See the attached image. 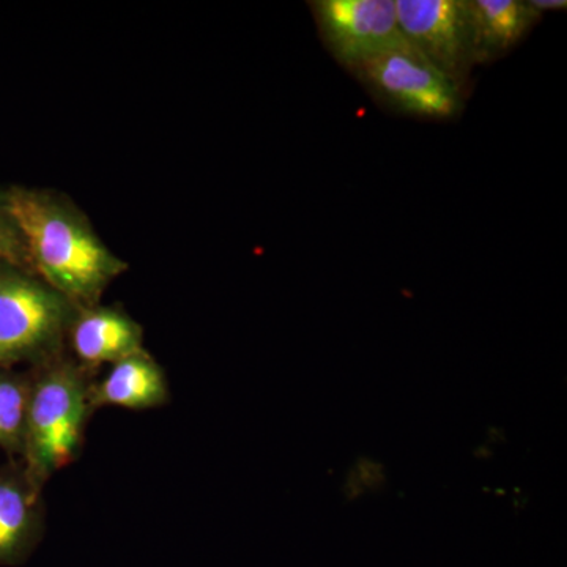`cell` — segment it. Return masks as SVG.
Returning <instances> with one entry per match:
<instances>
[{"mask_svg":"<svg viewBox=\"0 0 567 567\" xmlns=\"http://www.w3.org/2000/svg\"><path fill=\"white\" fill-rule=\"evenodd\" d=\"M6 189L32 274L80 308L100 305L128 264L107 248L69 197L25 186Z\"/></svg>","mask_w":567,"mask_h":567,"instance_id":"obj_1","label":"cell"},{"mask_svg":"<svg viewBox=\"0 0 567 567\" xmlns=\"http://www.w3.org/2000/svg\"><path fill=\"white\" fill-rule=\"evenodd\" d=\"M24 447L20 461L32 480L44 487L52 475L73 464L84 446L85 427L93 415L92 372L65 353L31 371Z\"/></svg>","mask_w":567,"mask_h":567,"instance_id":"obj_2","label":"cell"},{"mask_svg":"<svg viewBox=\"0 0 567 567\" xmlns=\"http://www.w3.org/2000/svg\"><path fill=\"white\" fill-rule=\"evenodd\" d=\"M78 308L35 275L0 262V371L65 353Z\"/></svg>","mask_w":567,"mask_h":567,"instance_id":"obj_3","label":"cell"},{"mask_svg":"<svg viewBox=\"0 0 567 567\" xmlns=\"http://www.w3.org/2000/svg\"><path fill=\"white\" fill-rule=\"evenodd\" d=\"M377 103L423 121H453L466 93L412 48L385 52L347 70Z\"/></svg>","mask_w":567,"mask_h":567,"instance_id":"obj_4","label":"cell"},{"mask_svg":"<svg viewBox=\"0 0 567 567\" xmlns=\"http://www.w3.org/2000/svg\"><path fill=\"white\" fill-rule=\"evenodd\" d=\"M320 40L346 70L385 52L410 48L394 0H312Z\"/></svg>","mask_w":567,"mask_h":567,"instance_id":"obj_5","label":"cell"},{"mask_svg":"<svg viewBox=\"0 0 567 567\" xmlns=\"http://www.w3.org/2000/svg\"><path fill=\"white\" fill-rule=\"evenodd\" d=\"M394 3L409 47L468 93L476 65L465 0H394Z\"/></svg>","mask_w":567,"mask_h":567,"instance_id":"obj_6","label":"cell"},{"mask_svg":"<svg viewBox=\"0 0 567 567\" xmlns=\"http://www.w3.org/2000/svg\"><path fill=\"white\" fill-rule=\"evenodd\" d=\"M43 533V487L21 461L0 466V566L24 565Z\"/></svg>","mask_w":567,"mask_h":567,"instance_id":"obj_7","label":"cell"},{"mask_svg":"<svg viewBox=\"0 0 567 567\" xmlns=\"http://www.w3.org/2000/svg\"><path fill=\"white\" fill-rule=\"evenodd\" d=\"M66 346L71 358L93 374L144 349V328L117 306H84L73 317Z\"/></svg>","mask_w":567,"mask_h":567,"instance_id":"obj_8","label":"cell"},{"mask_svg":"<svg viewBox=\"0 0 567 567\" xmlns=\"http://www.w3.org/2000/svg\"><path fill=\"white\" fill-rule=\"evenodd\" d=\"M465 7L475 65L505 58L543 18L528 0H465Z\"/></svg>","mask_w":567,"mask_h":567,"instance_id":"obj_9","label":"cell"},{"mask_svg":"<svg viewBox=\"0 0 567 567\" xmlns=\"http://www.w3.org/2000/svg\"><path fill=\"white\" fill-rule=\"evenodd\" d=\"M169 383L162 365L145 349L137 350L111 364L102 382L93 383V412L102 406L151 410L169 402Z\"/></svg>","mask_w":567,"mask_h":567,"instance_id":"obj_10","label":"cell"},{"mask_svg":"<svg viewBox=\"0 0 567 567\" xmlns=\"http://www.w3.org/2000/svg\"><path fill=\"white\" fill-rule=\"evenodd\" d=\"M29 393V372L0 371V447L11 457L22 456Z\"/></svg>","mask_w":567,"mask_h":567,"instance_id":"obj_11","label":"cell"},{"mask_svg":"<svg viewBox=\"0 0 567 567\" xmlns=\"http://www.w3.org/2000/svg\"><path fill=\"white\" fill-rule=\"evenodd\" d=\"M0 262L13 265V267L32 274L24 241H22L18 224L11 215L7 189L3 188H0Z\"/></svg>","mask_w":567,"mask_h":567,"instance_id":"obj_12","label":"cell"},{"mask_svg":"<svg viewBox=\"0 0 567 567\" xmlns=\"http://www.w3.org/2000/svg\"><path fill=\"white\" fill-rule=\"evenodd\" d=\"M354 470H357L358 477H360L364 487L379 491V488L385 486V472H383V465L379 462L361 457Z\"/></svg>","mask_w":567,"mask_h":567,"instance_id":"obj_13","label":"cell"},{"mask_svg":"<svg viewBox=\"0 0 567 567\" xmlns=\"http://www.w3.org/2000/svg\"><path fill=\"white\" fill-rule=\"evenodd\" d=\"M364 486L361 484L360 477H358L357 470H352L350 475L347 476V483L344 486V492L347 499H354L357 496L363 494Z\"/></svg>","mask_w":567,"mask_h":567,"instance_id":"obj_14","label":"cell"},{"mask_svg":"<svg viewBox=\"0 0 567 567\" xmlns=\"http://www.w3.org/2000/svg\"><path fill=\"white\" fill-rule=\"evenodd\" d=\"M528 2L529 6L536 11H539L540 14H543L544 11L566 10L567 7L566 0H528Z\"/></svg>","mask_w":567,"mask_h":567,"instance_id":"obj_15","label":"cell"}]
</instances>
